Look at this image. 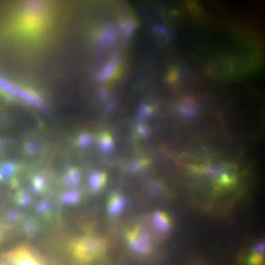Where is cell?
<instances>
[{
	"mask_svg": "<svg viewBox=\"0 0 265 265\" xmlns=\"http://www.w3.org/2000/svg\"><path fill=\"white\" fill-rule=\"evenodd\" d=\"M25 152L29 155H34L41 151V145L34 141H29L26 142L24 146Z\"/></svg>",
	"mask_w": 265,
	"mask_h": 265,
	"instance_id": "obj_19",
	"label": "cell"
},
{
	"mask_svg": "<svg viewBox=\"0 0 265 265\" xmlns=\"http://www.w3.org/2000/svg\"><path fill=\"white\" fill-rule=\"evenodd\" d=\"M107 180V174L102 171L92 172L89 177V184L91 192L97 193L105 186Z\"/></svg>",
	"mask_w": 265,
	"mask_h": 265,
	"instance_id": "obj_6",
	"label": "cell"
},
{
	"mask_svg": "<svg viewBox=\"0 0 265 265\" xmlns=\"http://www.w3.org/2000/svg\"><path fill=\"white\" fill-rule=\"evenodd\" d=\"M116 32L112 27L106 26L100 30L97 35L98 43L101 45L112 44L116 38Z\"/></svg>",
	"mask_w": 265,
	"mask_h": 265,
	"instance_id": "obj_8",
	"label": "cell"
},
{
	"mask_svg": "<svg viewBox=\"0 0 265 265\" xmlns=\"http://www.w3.org/2000/svg\"><path fill=\"white\" fill-rule=\"evenodd\" d=\"M1 230L0 228V242L1 241Z\"/></svg>",
	"mask_w": 265,
	"mask_h": 265,
	"instance_id": "obj_28",
	"label": "cell"
},
{
	"mask_svg": "<svg viewBox=\"0 0 265 265\" xmlns=\"http://www.w3.org/2000/svg\"><path fill=\"white\" fill-rule=\"evenodd\" d=\"M120 28L125 36H129L135 29V24L131 19H125L122 21L119 25Z\"/></svg>",
	"mask_w": 265,
	"mask_h": 265,
	"instance_id": "obj_18",
	"label": "cell"
},
{
	"mask_svg": "<svg viewBox=\"0 0 265 265\" xmlns=\"http://www.w3.org/2000/svg\"><path fill=\"white\" fill-rule=\"evenodd\" d=\"M105 239L92 236L82 237L73 240L69 245L74 258L81 264H88L101 257L105 252Z\"/></svg>",
	"mask_w": 265,
	"mask_h": 265,
	"instance_id": "obj_2",
	"label": "cell"
},
{
	"mask_svg": "<svg viewBox=\"0 0 265 265\" xmlns=\"http://www.w3.org/2000/svg\"><path fill=\"white\" fill-rule=\"evenodd\" d=\"M265 251V245L263 242L260 243L256 245L253 249V252L264 254Z\"/></svg>",
	"mask_w": 265,
	"mask_h": 265,
	"instance_id": "obj_27",
	"label": "cell"
},
{
	"mask_svg": "<svg viewBox=\"0 0 265 265\" xmlns=\"http://www.w3.org/2000/svg\"><path fill=\"white\" fill-rule=\"evenodd\" d=\"M48 12V6L44 2H26L16 20L17 31L24 38L32 39L40 35L47 27Z\"/></svg>",
	"mask_w": 265,
	"mask_h": 265,
	"instance_id": "obj_1",
	"label": "cell"
},
{
	"mask_svg": "<svg viewBox=\"0 0 265 265\" xmlns=\"http://www.w3.org/2000/svg\"><path fill=\"white\" fill-rule=\"evenodd\" d=\"M3 257L11 265H43L33 252L24 246L5 253Z\"/></svg>",
	"mask_w": 265,
	"mask_h": 265,
	"instance_id": "obj_4",
	"label": "cell"
},
{
	"mask_svg": "<svg viewBox=\"0 0 265 265\" xmlns=\"http://www.w3.org/2000/svg\"><path fill=\"white\" fill-rule=\"evenodd\" d=\"M20 85L15 84L0 75V91L10 98L17 97Z\"/></svg>",
	"mask_w": 265,
	"mask_h": 265,
	"instance_id": "obj_11",
	"label": "cell"
},
{
	"mask_svg": "<svg viewBox=\"0 0 265 265\" xmlns=\"http://www.w3.org/2000/svg\"><path fill=\"white\" fill-rule=\"evenodd\" d=\"M150 161L147 159H143L134 162L131 167L132 172H138L147 167Z\"/></svg>",
	"mask_w": 265,
	"mask_h": 265,
	"instance_id": "obj_22",
	"label": "cell"
},
{
	"mask_svg": "<svg viewBox=\"0 0 265 265\" xmlns=\"http://www.w3.org/2000/svg\"><path fill=\"white\" fill-rule=\"evenodd\" d=\"M92 141L91 136L85 132L81 133L78 137L76 144L81 148H86L90 146Z\"/></svg>",
	"mask_w": 265,
	"mask_h": 265,
	"instance_id": "obj_20",
	"label": "cell"
},
{
	"mask_svg": "<svg viewBox=\"0 0 265 265\" xmlns=\"http://www.w3.org/2000/svg\"><path fill=\"white\" fill-rule=\"evenodd\" d=\"M117 65L116 60L109 61L101 71L98 77L99 79L102 81H105L111 78L116 72Z\"/></svg>",
	"mask_w": 265,
	"mask_h": 265,
	"instance_id": "obj_12",
	"label": "cell"
},
{
	"mask_svg": "<svg viewBox=\"0 0 265 265\" xmlns=\"http://www.w3.org/2000/svg\"><path fill=\"white\" fill-rule=\"evenodd\" d=\"M16 166L12 163H5L0 165V181H4L13 175Z\"/></svg>",
	"mask_w": 265,
	"mask_h": 265,
	"instance_id": "obj_13",
	"label": "cell"
},
{
	"mask_svg": "<svg viewBox=\"0 0 265 265\" xmlns=\"http://www.w3.org/2000/svg\"><path fill=\"white\" fill-rule=\"evenodd\" d=\"M153 220L155 227L160 231L168 232L171 228L170 218L164 212L157 211L154 214Z\"/></svg>",
	"mask_w": 265,
	"mask_h": 265,
	"instance_id": "obj_7",
	"label": "cell"
},
{
	"mask_svg": "<svg viewBox=\"0 0 265 265\" xmlns=\"http://www.w3.org/2000/svg\"><path fill=\"white\" fill-rule=\"evenodd\" d=\"M136 132L140 137H145L148 135L149 129L146 125L140 123L136 126Z\"/></svg>",
	"mask_w": 265,
	"mask_h": 265,
	"instance_id": "obj_25",
	"label": "cell"
},
{
	"mask_svg": "<svg viewBox=\"0 0 265 265\" xmlns=\"http://www.w3.org/2000/svg\"><path fill=\"white\" fill-rule=\"evenodd\" d=\"M38 213L45 217H49L50 214L51 207L49 203L46 200L39 202L37 205Z\"/></svg>",
	"mask_w": 265,
	"mask_h": 265,
	"instance_id": "obj_21",
	"label": "cell"
},
{
	"mask_svg": "<svg viewBox=\"0 0 265 265\" xmlns=\"http://www.w3.org/2000/svg\"><path fill=\"white\" fill-rule=\"evenodd\" d=\"M7 217L10 221L15 222L21 217L20 212L16 209H10L7 212Z\"/></svg>",
	"mask_w": 265,
	"mask_h": 265,
	"instance_id": "obj_24",
	"label": "cell"
},
{
	"mask_svg": "<svg viewBox=\"0 0 265 265\" xmlns=\"http://www.w3.org/2000/svg\"><path fill=\"white\" fill-rule=\"evenodd\" d=\"M80 180V173L76 167H70L67 170L63 178V183L65 186L70 187H76L78 186Z\"/></svg>",
	"mask_w": 265,
	"mask_h": 265,
	"instance_id": "obj_10",
	"label": "cell"
},
{
	"mask_svg": "<svg viewBox=\"0 0 265 265\" xmlns=\"http://www.w3.org/2000/svg\"><path fill=\"white\" fill-rule=\"evenodd\" d=\"M23 228L27 235L33 236L37 231L38 224L33 218L28 217L24 220Z\"/></svg>",
	"mask_w": 265,
	"mask_h": 265,
	"instance_id": "obj_17",
	"label": "cell"
},
{
	"mask_svg": "<svg viewBox=\"0 0 265 265\" xmlns=\"http://www.w3.org/2000/svg\"><path fill=\"white\" fill-rule=\"evenodd\" d=\"M32 188L35 193L43 192L45 187V178L41 175H34L31 180Z\"/></svg>",
	"mask_w": 265,
	"mask_h": 265,
	"instance_id": "obj_16",
	"label": "cell"
},
{
	"mask_svg": "<svg viewBox=\"0 0 265 265\" xmlns=\"http://www.w3.org/2000/svg\"><path fill=\"white\" fill-rule=\"evenodd\" d=\"M98 139L99 148L102 152L109 153L113 150L114 143L110 132L106 131L101 132L98 136Z\"/></svg>",
	"mask_w": 265,
	"mask_h": 265,
	"instance_id": "obj_9",
	"label": "cell"
},
{
	"mask_svg": "<svg viewBox=\"0 0 265 265\" xmlns=\"http://www.w3.org/2000/svg\"><path fill=\"white\" fill-rule=\"evenodd\" d=\"M15 201L17 205L22 207L29 206L31 202L29 194L24 190H19L15 194Z\"/></svg>",
	"mask_w": 265,
	"mask_h": 265,
	"instance_id": "obj_15",
	"label": "cell"
},
{
	"mask_svg": "<svg viewBox=\"0 0 265 265\" xmlns=\"http://www.w3.org/2000/svg\"><path fill=\"white\" fill-rule=\"evenodd\" d=\"M125 205V200L123 196L116 192L113 193L109 197L107 210L109 216L116 217L123 211Z\"/></svg>",
	"mask_w": 265,
	"mask_h": 265,
	"instance_id": "obj_5",
	"label": "cell"
},
{
	"mask_svg": "<svg viewBox=\"0 0 265 265\" xmlns=\"http://www.w3.org/2000/svg\"><path fill=\"white\" fill-rule=\"evenodd\" d=\"M152 112L153 109L151 107L144 105L141 106L139 110V114L141 117L147 118L152 114Z\"/></svg>",
	"mask_w": 265,
	"mask_h": 265,
	"instance_id": "obj_26",
	"label": "cell"
},
{
	"mask_svg": "<svg viewBox=\"0 0 265 265\" xmlns=\"http://www.w3.org/2000/svg\"><path fill=\"white\" fill-rule=\"evenodd\" d=\"M125 238L130 249L136 254L146 255L152 250L149 233L139 226L129 229L125 233Z\"/></svg>",
	"mask_w": 265,
	"mask_h": 265,
	"instance_id": "obj_3",
	"label": "cell"
},
{
	"mask_svg": "<svg viewBox=\"0 0 265 265\" xmlns=\"http://www.w3.org/2000/svg\"><path fill=\"white\" fill-rule=\"evenodd\" d=\"M80 199V193L78 190H72L66 192L61 196V201L67 205H73L79 202Z\"/></svg>",
	"mask_w": 265,
	"mask_h": 265,
	"instance_id": "obj_14",
	"label": "cell"
},
{
	"mask_svg": "<svg viewBox=\"0 0 265 265\" xmlns=\"http://www.w3.org/2000/svg\"><path fill=\"white\" fill-rule=\"evenodd\" d=\"M264 262L263 254L253 252L247 261L248 265H263Z\"/></svg>",
	"mask_w": 265,
	"mask_h": 265,
	"instance_id": "obj_23",
	"label": "cell"
}]
</instances>
